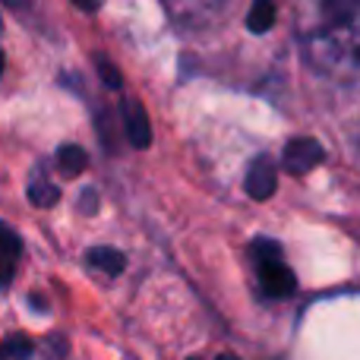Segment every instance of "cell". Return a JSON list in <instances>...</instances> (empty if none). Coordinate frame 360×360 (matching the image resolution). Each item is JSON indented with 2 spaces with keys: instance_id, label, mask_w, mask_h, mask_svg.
I'll list each match as a JSON object with an SVG mask.
<instances>
[{
  "instance_id": "cell-13",
  "label": "cell",
  "mask_w": 360,
  "mask_h": 360,
  "mask_svg": "<svg viewBox=\"0 0 360 360\" xmlns=\"http://www.w3.org/2000/svg\"><path fill=\"white\" fill-rule=\"evenodd\" d=\"M98 73H101V79H105L108 89H120V73L114 70V63L108 60V57H98Z\"/></svg>"
},
{
  "instance_id": "cell-19",
  "label": "cell",
  "mask_w": 360,
  "mask_h": 360,
  "mask_svg": "<svg viewBox=\"0 0 360 360\" xmlns=\"http://www.w3.org/2000/svg\"><path fill=\"white\" fill-rule=\"evenodd\" d=\"M190 360H199V357H190Z\"/></svg>"
},
{
  "instance_id": "cell-11",
  "label": "cell",
  "mask_w": 360,
  "mask_h": 360,
  "mask_svg": "<svg viewBox=\"0 0 360 360\" xmlns=\"http://www.w3.org/2000/svg\"><path fill=\"white\" fill-rule=\"evenodd\" d=\"M247 25H250V32H256V35H262V32L272 29L275 25V0H253Z\"/></svg>"
},
{
  "instance_id": "cell-16",
  "label": "cell",
  "mask_w": 360,
  "mask_h": 360,
  "mask_svg": "<svg viewBox=\"0 0 360 360\" xmlns=\"http://www.w3.org/2000/svg\"><path fill=\"white\" fill-rule=\"evenodd\" d=\"M218 360H240V357H234V354H221Z\"/></svg>"
},
{
  "instance_id": "cell-15",
  "label": "cell",
  "mask_w": 360,
  "mask_h": 360,
  "mask_svg": "<svg viewBox=\"0 0 360 360\" xmlns=\"http://www.w3.org/2000/svg\"><path fill=\"white\" fill-rule=\"evenodd\" d=\"M73 4L79 6V10H86V13H95L101 4H105V0H73Z\"/></svg>"
},
{
  "instance_id": "cell-10",
  "label": "cell",
  "mask_w": 360,
  "mask_h": 360,
  "mask_svg": "<svg viewBox=\"0 0 360 360\" xmlns=\"http://www.w3.org/2000/svg\"><path fill=\"white\" fill-rule=\"evenodd\" d=\"M86 165H89V155L82 146H60L57 149V168H60V174L76 177L86 171Z\"/></svg>"
},
{
  "instance_id": "cell-8",
  "label": "cell",
  "mask_w": 360,
  "mask_h": 360,
  "mask_svg": "<svg viewBox=\"0 0 360 360\" xmlns=\"http://www.w3.org/2000/svg\"><path fill=\"white\" fill-rule=\"evenodd\" d=\"M57 199H60L57 184H51L41 171H35V174L29 177V202L38 205V209H51V205H57Z\"/></svg>"
},
{
  "instance_id": "cell-14",
  "label": "cell",
  "mask_w": 360,
  "mask_h": 360,
  "mask_svg": "<svg viewBox=\"0 0 360 360\" xmlns=\"http://www.w3.org/2000/svg\"><path fill=\"white\" fill-rule=\"evenodd\" d=\"M92 205H95V209H98V193H95L92 186H89V190L82 193V209H86V212H92Z\"/></svg>"
},
{
  "instance_id": "cell-5",
  "label": "cell",
  "mask_w": 360,
  "mask_h": 360,
  "mask_svg": "<svg viewBox=\"0 0 360 360\" xmlns=\"http://www.w3.org/2000/svg\"><path fill=\"white\" fill-rule=\"evenodd\" d=\"M275 186H278V171H275L272 158L259 155L247 171V193L256 202H262V199H269L275 193Z\"/></svg>"
},
{
  "instance_id": "cell-12",
  "label": "cell",
  "mask_w": 360,
  "mask_h": 360,
  "mask_svg": "<svg viewBox=\"0 0 360 360\" xmlns=\"http://www.w3.org/2000/svg\"><path fill=\"white\" fill-rule=\"evenodd\" d=\"M0 348H4V354L13 357V360H29L32 354H35V345H32L25 335H10Z\"/></svg>"
},
{
  "instance_id": "cell-17",
  "label": "cell",
  "mask_w": 360,
  "mask_h": 360,
  "mask_svg": "<svg viewBox=\"0 0 360 360\" xmlns=\"http://www.w3.org/2000/svg\"><path fill=\"white\" fill-rule=\"evenodd\" d=\"M0 73H4V51H0Z\"/></svg>"
},
{
  "instance_id": "cell-7",
  "label": "cell",
  "mask_w": 360,
  "mask_h": 360,
  "mask_svg": "<svg viewBox=\"0 0 360 360\" xmlns=\"http://www.w3.org/2000/svg\"><path fill=\"white\" fill-rule=\"evenodd\" d=\"M124 130L133 149H146L152 143V127L149 117H146V108L139 101H127L124 105Z\"/></svg>"
},
{
  "instance_id": "cell-18",
  "label": "cell",
  "mask_w": 360,
  "mask_h": 360,
  "mask_svg": "<svg viewBox=\"0 0 360 360\" xmlns=\"http://www.w3.org/2000/svg\"><path fill=\"white\" fill-rule=\"evenodd\" d=\"M4 357H6V354H4V348H0V360H4Z\"/></svg>"
},
{
  "instance_id": "cell-3",
  "label": "cell",
  "mask_w": 360,
  "mask_h": 360,
  "mask_svg": "<svg viewBox=\"0 0 360 360\" xmlns=\"http://www.w3.org/2000/svg\"><path fill=\"white\" fill-rule=\"evenodd\" d=\"M326 149L310 136H297L285 146V155H281V165H285L288 174H310L316 165H323Z\"/></svg>"
},
{
  "instance_id": "cell-6",
  "label": "cell",
  "mask_w": 360,
  "mask_h": 360,
  "mask_svg": "<svg viewBox=\"0 0 360 360\" xmlns=\"http://www.w3.org/2000/svg\"><path fill=\"white\" fill-rule=\"evenodd\" d=\"M22 253V240L10 224L0 221V288H10L13 275H16V262Z\"/></svg>"
},
{
  "instance_id": "cell-1",
  "label": "cell",
  "mask_w": 360,
  "mask_h": 360,
  "mask_svg": "<svg viewBox=\"0 0 360 360\" xmlns=\"http://www.w3.org/2000/svg\"><path fill=\"white\" fill-rule=\"evenodd\" d=\"M297 38L316 73L354 79L360 73V0H310Z\"/></svg>"
},
{
  "instance_id": "cell-2",
  "label": "cell",
  "mask_w": 360,
  "mask_h": 360,
  "mask_svg": "<svg viewBox=\"0 0 360 360\" xmlns=\"http://www.w3.org/2000/svg\"><path fill=\"white\" fill-rule=\"evenodd\" d=\"M253 262H256V275H259V285L269 297H291L294 288H297V278L294 272L285 266L281 259V247L269 237H259L253 243Z\"/></svg>"
},
{
  "instance_id": "cell-4",
  "label": "cell",
  "mask_w": 360,
  "mask_h": 360,
  "mask_svg": "<svg viewBox=\"0 0 360 360\" xmlns=\"http://www.w3.org/2000/svg\"><path fill=\"white\" fill-rule=\"evenodd\" d=\"M168 13L184 25H202L224 6V0H165Z\"/></svg>"
},
{
  "instance_id": "cell-9",
  "label": "cell",
  "mask_w": 360,
  "mask_h": 360,
  "mask_svg": "<svg viewBox=\"0 0 360 360\" xmlns=\"http://www.w3.org/2000/svg\"><path fill=\"white\" fill-rule=\"evenodd\" d=\"M86 259H89V266L101 269L105 275H120V272H124V262H127L124 253H120V250H111V247H95V250H89Z\"/></svg>"
}]
</instances>
